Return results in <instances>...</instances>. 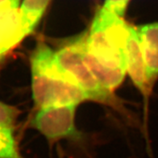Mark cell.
Instances as JSON below:
<instances>
[{"label":"cell","mask_w":158,"mask_h":158,"mask_svg":"<svg viewBox=\"0 0 158 158\" xmlns=\"http://www.w3.org/2000/svg\"><path fill=\"white\" fill-rule=\"evenodd\" d=\"M128 25L124 18L99 8L86 31L84 60L101 85L110 92L122 84L127 74L125 46Z\"/></svg>","instance_id":"obj_1"},{"label":"cell","mask_w":158,"mask_h":158,"mask_svg":"<svg viewBox=\"0 0 158 158\" xmlns=\"http://www.w3.org/2000/svg\"><path fill=\"white\" fill-rule=\"evenodd\" d=\"M31 95L37 109L79 105L89 100L87 94L58 64L55 50L38 42L30 56Z\"/></svg>","instance_id":"obj_2"},{"label":"cell","mask_w":158,"mask_h":158,"mask_svg":"<svg viewBox=\"0 0 158 158\" xmlns=\"http://www.w3.org/2000/svg\"><path fill=\"white\" fill-rule=\"evenodd\" d=\"M85 37L86 31L55 50L56 60L63 70L83 89L89 100L114 106L116 100L113 93L101 85L84 60Z\"/></svg>","instance_id":"obj_3"},{"label":"cell","mask_w":158,"mask_h":158,"mask_svg":"<svg viewBox=\"0 0 158 158\" xmlns=\"http://www.w3.org/2000/svg\"><path fill=\"white\" fill-rule=\"evenodd\" d=\"M77 105L48 106L37 109L30 121V127L41 134L50 143L61 139L81 140V131L76 127Z\"/></svg>","instance_id":"obj_4"},{"label":"cell","mask_w":158,"mask_h":158,"mask_svg":"<svg viewBox=\"0 0 158 158\" xmlns=\"http://www.w3.org/2000/svg\"><path fill=\"white\" fill-rule=\"evenodd\" d=\"M125 61L127 74L131 78L134 86L143 96L147 110L152 89L147 79L145 62L137 29L136 27L131 24L128 25V33L125 46Z\"/></svg>","instance_id":"obj_5"},{"label":"cell","mask_w":158,"mask_h":158,"mask_svg":"<svg viewBox=\"0 0 158 158\" xmlns=\"http://www.w3.org/2000/svg\"><path fill=\"white\" fill-rule=\"evenodd\" d=\"M26 38L19 4L8 3L0 7V63Z\"/></svg>","instance_id":"obj_6"},{"label":"cell","mask_w":158,"mask_h":158,"mask_svg":"<svg viewBox=\"0 0 158 158\" xmlns=\"http://www.w3.org/2000/svg\"><path fill=\"white\" fill-rule=\"evenodd\" d=\"M143 51L148 84L153 88L158 80V22L136 27Z\"/></svg>","instance_id":"obj_7"},{"label":"cell","mask_w":158,"mask_h":158,"mask_svg":"<svg viewBox=\"0 0 158 158\" xmlns=\"http://www.w3.org/2000/svg\"><path fill=\"white\" fill-rule=\"evenodd\" d=\"M52 0H23L20 7L21 19L26 37L34 32Z\"/></svg>","instance_id":"obj_8"},{"label":"cell","mask_w":158,"mask_h":158,"mask_svg":"<svg viewBox=\"0 0 158 158\" xmlns=\"http://www.w3.org/2000/svg\"><path fill=\"white\" fill-rule=\"evenodd\" d=\"M14 129L0 126V158H24L20 153Z\"/></svg>","instance_id":"obj_9"},{"label":"cell","mask_w":158,"mask_h":158,"mask_svg":"<svg viewBox=\"0 0 158 158\" xmlns=\"http://www.w3.org/2000/svg\"><path fill=\"white\" fill-rule=\"evenodd\" d=\"M19 114L20 110L15 106L0 102V126L14 129Z\"/></svg>","instance_id":"obj_10"},{"label":"cell","mask_w":158,"mask_h":158,"mask_svg":"<svg viewBox=\"0 0 158 158\" xmlns=\"http://www.w3.org/2000/svg\"><path fill=\"white\" fill-rule=\"evenodd\" d=\"M131 0H105L100 8L107 13L124 18L125 13Z\"/></svg>","instance_id":"obj_11"},{"label":"cell","mask_w":158,"mask_h":158,"mask_svg":"<svg viewBox=\"0 0 158 158\" xmlns=\"http://www.w3.org/2000/svg\"><path fill=\"white\" fill-rule=\"evenodd\" d=\"M20 0H0V7L8 3H17L19 4Z\"/></svg>","instance_id":"obj_12"}]
</instances>
